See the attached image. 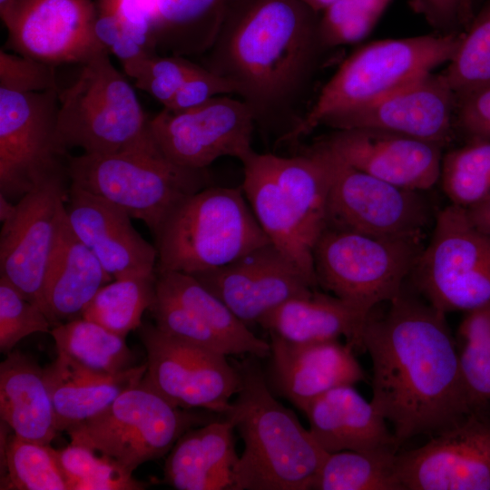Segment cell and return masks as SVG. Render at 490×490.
I'll return each mask as SVG.
<instances>
[{"label": "cell", "instance_id": "cell-35", "mask_svg": "<svg viewBox=\"0 0 490 490\" xmlns=\"http://www.w3.org/2000/svg\"><path fill=\"white\" fill-rule=\"evenodd\" d=\"M156 296V274L113 279L95 294L82 318L122 337L142 325Z\"/></svg>", "mask_w": 490, "mask_h": 490}, {"label": "cell", "instance_id": "cell-54", "mask_svg": "<svg viewBox=\"0 0 490 490\" xmlns=\"http://www.w3.org/2000/svg\"><path fill=\"white\" fill-rule=\"evenodd\" d=\"M485 231H487L490 233V227L488 229H486Z\"/></svg>", "mask_w": 490, "mask_h": 490}, {"label": "cell", "instance_id": "cell-5", "mask_svg": "<svg viewBox=\"0 0 490 490\" xmlns=\"http://www.w3.org/2000/svg\"><path fill=\"white\" fill-rule=\"evenodd\" d=\"M462 35L436 32L361 46L340 64L282 142L299 140L328 116L373 103L434 72L451 60Z\"/></svg>", "mask_w": 490, "mask_h": 490}, {"label": "cell", "instance_id": "cell-45", "mask_svg": "<svg viewBox=\"0 0 490 490\" xmlns=\"http://www.w3.org/2000/svg\"><path fill=\"white\" fill-rule=\"evenodd\" d=\"M0 87L18 93L59 90L55 66L2 47Z\"/></svg>", "mask_w": 490, "mask_h": 490}, {"label": "cell", "instance_id": "cell-52", "mask_svg": "<svg viewBox=\"0 0 490 490\" xmlns=\"http://www.w3.org/2000/svg\"><path fill=\"white\" fill-rule=\"evenodd\" d=\"M317 14H321L337 0H299Z\"/></svg>", "mask_w": 490, "mask_h": 490}, {"label": "cell", "instance_id": "cell-38", "mask_svg": "<svg viewBox=\"0 0 490 490\" xmlns=\"http://www.w3.org/2000/svg\"><path fill=\"white\" fill-rule=\"evenodd\" d=\"M3 458L6 476L1 489L69 490L56 449L49 445L13 434L5 440Z\"/></svg>", "mask_w": 490, "mask_h": 490}, {"label": "cell", "instance_id": "cell-2", "mask_svg": "<svg viewBox=\"0 0 490 490\" xmlns=\"http://www.w3.org/2000/svg\"><path fill=\"white\" fill-rule=\"evenodd\" d=\"M318 21L299 0H242L208 52L204 67L231 82L256 124L280 131L279 142L325 50Z\"/></svg>", "mask_w": 490, "mask_h": 490}, {"label": "cell", "instance_id": "cell-32", "mask_svg": "<svg viewBox=\"0 0 490 490\" xmlns=\"http://www.w3.org/2000/svg\"><path fill=\"white\" fill-rule=\"evenodd\" d=\"M156 289L197 315L230 348L232 355L270 356V342L256 337L219 298L191 274L156 273Z\"/></svg>", "mask_w": 490, "mask_h": 490}, {"label": "cell", "instance_id": "cell-17", "mask_svg": "<svg viewBox=\"0 0 490 490\" xmlns=\"http://www.w3.org/2000/svg\"><path fill=\"white\" fill-rule=\"evenodd\" d=\"M0 16L8 33L5 49L54 66L83 64L105 48L94 33L93 0H9Z\"/></svg>", "mask_w": 490, "mask_h": 490}, {"label": "cell", "instance_id": "cell-49", "mask_svg": "<svg viewBox=\"0 0 490 490\" xmlns=\"http://www.w3.org/2000/svg\"><path fill=\"white\" fill-rule=\"evenodd\" d=\"M456 120L471 140L490 141V87L456 99Z\"/></svg>", "mask_w": 490, "mask_h": 490}, {"label": "cell", "instance_id": "cell-11", "mask_svg": "<svg viewBox=\"0 0 490 490\" xmlns=\"http://www.w3.org/2000/svg\"><path fill=\"white\" fill-rule=\"evenodd\" d=\"M59 90L18 93L0 87V193L21 199L46 179L67 172L58 142Z\"/></svg>", "mask_w": 490, "mask_h": 490}, {"label": "cell", "instance_id": "cell-51", "mask_svg": "<svg viewBox=\"0 0 490 490\" xmlns=\"http://www.w3.org/2000/svg\"><path fill=\"white\" fill-rule=\"evenodd\" d=\"M8 198L0 193V220L5 222L14 214L15 204H13Z\"/></svg>", "mask_w": 490, "mask_h": 490}, {"label": "cell", "instance_id": "cell-19", "mask_svg": "<svg viewBox=\"0 0 490 490\" xmlns=\"http://www.w3.org/2000/svg\"><path fill=\"white\" fill-rule=\"evenodd\" d=\"M191 275L249 328L283 302L317 289L271 242L229 264Z\"/></svg>", "mask_w": 490, "mask_h": 490}, {"label": "cell", "instance_id": "cell-31", "mask_svg": "<svg viewBox=\"0 0 490 490\" xmlns=\"http://www.w3.org/2000/svg\"><path fill=\"white\" fill-rule=\"evenodd\" d=\"M276 180L312 249L326 228L331 158L319 142L293 156L271 153Z\"/></svg>", "mask_w": 490, "mask_h": 490}, {"label": "cell", "instance_id": "cell-50", "mask_svg": "<svg viewBox=\"0 0 490 490\" xmlns=\"http://www.w3.org/2000/svg\"><path fill=\"white\" fill-rule=\"evenodd\" d=\"M466 211L471 221L476 227L483 230L490 227V197L475 206L467 208Z\"/></svg>", "mask_w": 490, "mask_h": 490}, {"label": "cell", "instance_id": "cell-39", "mask_svg": "<svg viewBox=\"0 0 490 490\" xmlns=\"http://www.w3.org/2000/svg\"><path fill=\"white\" fill-rule=\"evenodd\" d=\"M462 378L474 405L490 402V304L466 311L458 328Z\"/></svg>", "mask_w": 490, "mask_h": 490}, {"label": "cell", "instance_id": "cell-53", "mask_svg": "<svg viewBox=\"0 0 490 490\" xmlns=\"http://www.w3.org/2000/svg\"><path fill=\"white\" fill-rule=\"evenodd\" d=\"M9 0H0V5L5 4L6 2H8Z\"/></svg>", "mask_w": 490, "mask_h": 490}, {"label": "cell", "instance_id": "cell-29", "mask_svg": "<svg viewBox=\"0 0 490 490\" xmlns=\"http://www.w3.org/2000/svg\"><path fill=\"white\" fill-rule=\"evenodd\" d=\"M58 432L67 431L106 409L122 393L140 383L146 363L101 376L77 371L59 358L45 368Z\"/></svg>", "mask_w": 490, "mask_h": 490}, {"label": "cell", "instance_id": "cell-33", "mask_svg": "<svg viewBox=\"0 0 490 490\" xmlns=\"http://www.w3.org/2000/svg\"><path fill=\"white\" fill-rule=\"evenodd\" d=\"M50 334L57 358L77 371L110 376L137 366L125 338L86 318L54 326Z\"/></svg>", "mask_w": 490, "mask_h": 490}, {"label": "cell", "instance_id": "cell-1", "mask_svg": "<svg viewBox=\"0 0 490 490\" xmlns=\"http://www.w3.org/2000/svg\"><path fill=\"white\" fill-rule=\"evenodd\" d=\"M405 289L383 313H368L360 336L372 361L370 401L399 446L449 428L475 406L446 314Z\"/></svg>", "mask_w": 490, "mask_h": 490}, {"label": "cell", "instance_id": "cell-24", "mask_svg": "<svg viewBox=\"0 0 490 490\" xmlns=\"http://www.w3.org/2000/svg\"><path fill=\"white\" fill-rule=\"evenodd\" d=\"M234 430L221 416L183 433L168 453L164 483L177 490H233Z\"/></svg>", "mask_w": 490, "mask_h": 490}, {"label": "cell", "instance_id": "cell-26", "mask_svg": "<svg viewBox=\"0 0 490 490\" xmlns=\"http://www.w3.org/2000/svg\"><path fill=\"white\" fill-rule=\"evenodd\" d=\"M0 416L15 436L49 445L58 430L45 368L18 350L0 364Z\"/></svg>", "mask_w": 490, "mask_h": 490}, {"label": "cell", "instance_id": "cell-43", "mask_svg": "<svg viewBox=\"0 0 490 490\" xmlns=\"http://www.w3.org/2000/svg\"><path fill=\"white\" fill-rule=\"evenodd\" d=\"M150 312L155 325L181 341L232 356L230 346L197 315L156 289Z\"/></svg>", "mask_w": 490, "mask_h": 490}, {"label": "cell", "instance_id": "cell-42", "mask_svg": "<svg viewBox=\"0 0 490 490\" xmlns=\"http://www.w3.org/2000/svg\"><path fill=\"white\" fill-rule=\"evenodd\" d=\"M53 326L40 306L25 299L0 277V351L8 354L24 338L51 333Z\"/></svg>", "mask_w": 490, "mask_h": 490}, {"label": "cell", "instance_id": "cell-10", "mask_svg": "<svg viewBox=\"0 0 490 490\" xmlns=\"http://www.w3.org/2000/svg\"><path fill=\"white\" fill-rule=\"evenodd\" d=\"M408 279L445 314L490 304V233L471 221L466 208L450 203L436 214L430 240Z\"/></svg>", "mask_w": 490, "mask_h": 490}, {"label": "cell", "instance_id": "cell-36", "mask_svg": "<svg viewBox=\"0 0 490 490\" xmlns=\"http://www.w3.org/2000/svg\"><path fill=\"white\" fill-rule=\"evenodd\" d=\"M439 181L450 203L466 209L490 197V141L472 140L446 153Z\"/></svg>", "mask_w": 490, "mask_h": 490}, {"label": "cell", "instance_id": "cell-48", "mask_svg": "<svg viewBox=\"0 0 490 490\" xmlns=\"http://www.w3.org/2000/svg\"><path fill=\"white\" fill-rule=\"evenodd\" d=\"M225 94H236L234 84L206 67L200 66L181 85L171 103L163 108L183 111Z\"/></svg>", "mask_w": 490, "mask_h": 490}, {"label": "cell", "instance_id": "cell-12", "mask_svg": "<svg viewBox=\"0 0 490 490\" xmlns=\"http://www.w3.org/2000/svg\"><path fill=\"white\" fill-rule=\"evenodd\" d=\"M327 150L331 179L326 228L377 237H424L436 215L423 191L384 181Z\"/></svg>", "mask_w": 490, "mask_h": 490}, {"label": "cell", "instance_id": "cell-30", "mask_svg": "<svg viewBox=\"0 0 490 490\" xmlns=\"http://www.w3.org/2000/svg\"><path fill=\"white\" fill-rule=\"evenodd\" d=\"M242 0H156L154 50L178 56L206 54Z\"/></svg>", "mask_w": 490, "mask_h": 490}, {"label": "cell", "instance_id": "cell-40", "mask_svg": "<svg viewBox=\"0 0 490 490\" xmlns=\"http://www.w3.org/2000/svg\"><path fill=\"white\" fill-rule=\"evenodd\" d=\"M69 490H141L147 485L135 479L111 458L79 444L56 449Z\"/></svg>", "mask_w": 490, "mask_h": 490}, {"label": "cell", "instance_id": "cell-20", "mask_svg": "<svg viewBox=\"0 0 490 490\" xmlns=\"http://www.w3.org/2000/svg\"><path fill=\"white\" fill-rule=\"evenodd\" d=\"M353 168L396 186L425 191L440 177L442 148L377 129L335 130L318 141Z\"/></svg>", "mask_w": 490, "mask_h": 490}, {"label": "cell", "instance_id": "cell-15", "mask_svg": "<svg viewBox=\"0 0 490 490\" xmlns=\"http://www.w3.org/2000/svg\"><path fill=\"white\" fill-rule=\"evenodd\" d=\"M403 490H490V402L425 445L397 453Z\"/></svg>", "mask_w": 490, "mask_h": 490}, {"label": "cell", "instance_id": "cell-21", "mask_svg": "<svg viewBox=\"0 0 490 490\" xmlns=\"http://www.w3.org/2000/svg\"><path fill=\"white\" fill-rule=\"evenodd\" d=\"M65 214L73 231L113 279L156 274V247L139 234L120 207L70 184Z\"/></svg>", "mask_w": 490, "mask_h": 490}, {"label": "cell", "instance_id": "cell-34", "mask_svg": "<svg viewBox=\"0 0 490 490\" xmlns=\"http://www.w3.org/2000/svg\"><path fill=\"white\" fill-rule=\"evenodd\" d=\"M398 451H340L328 454L311 490H403Z\"/></svg>", "mask_w": 490, "mask_h": 490}, {"label": "cell", "instance_id": "cell-4", "mask_svg": "<svg viewBox=\"0 0 490 490\" xmlns=\"http://www.w3.org/2000/svg\"><path fill=\"white\" fill-rule=\"evenodd\" d=\"M240 187L208 186L184 199L154 235L156 273L229 264L270 240Z\"/></svg>", "mask_w": 490, "mask_h": 490}, {"label": "cell", "instance_id": "cell-37", "mask_svg": "<svg viewBox=\"0 0 490 490\" xmlns=\"http://www.w3.org/2000/svg\"><path fill=\"white\" fill-rule=\"evenodd\" d=\"M442 74L456 99L490 87V0L475 14Z\"/></svg>", "mask_w": 490, "mask_h": 490}, {"label": "cell", "instance_id": "cell-13", "mask_svg": "<svg viewBox=\"0 0 490 490\" xmlns=\"http://www.w3.org/2000/svg\"><path fill=\"white\" fill-rule=\"evenodd\" d=\"M138 329L147 354L142 380L177 407L223 416L240 387L239 368L228 356L177 339L152 323Z\"/></svg>", "mask_w": 490, "mask_h": 490}, {"label": "cell", "instance_id": "cell-8", "mask_svg": "<svg viewBox=\"0 0 490 490\" xmlns=\"http://www.w3.org/2000/svg\"><path fill=\"white\" fill-rule=\"evenodd\" d=\"M423 240L325 228L312 250L318 287L368 315L401 293Z\"/></svg>", "mask_w": 490, "mask_h": 490}, {"label": "cell", "instance_id": "cell-27", "mask_svg": "<svg viewBox=\"0 0 490 490\" xmlns=\"http://www.w3.org/2000/svg\"><path fill=\"white\" fill-rule=\"evenodd\" d=\"M366 314L350 303L316 289L290 299L265 315L258 325L269 335L293 343H311L344 337L353 348L360 349Z\"/></svg>", "mask_w": 490, "mask_h": 490}, {"label": "cell", "instance_id": "cell-22", "mask_svg": "<svg viewBox=\"0 0 490 490\" xmlns=\"http://www.w3.org/2000/svg\"><path fill=\"white\" fill-rule=\"evenodd\" d=\"M266 380L271 391L301 412L327 391L363 381L365 372L353 347L339 339L293 343L270 335Z\"/></svg>", "mask_w": 490, "mask_h": 490}, {"label": "cell", "instance_id": "cell-7", "mask_svg": "<svg viewBox=\"0 0 490 490\" xmlns=\"http://www.w3.org/2000/svg\"><path fill=\"white\" fill-rule=\"evenodd\" d=\"M105 48L81 64L74 82L59 91L57 140L68 152L89 154L121 152L150 141V119Z\"/></svg>", "mask_w": 490, "mask_h": 490}, {"label": "cell", "instance_id": "cell-18", "mask_svg": "<svg viewBox=\"0 0 490 490\" xmlns=\"http://www.w3.org/2000/svg\"><path fill=\"white\" fill-rule=\"evenodd\" d=\"M456 103L445 75L431 72L373 103L332 114L321 125L382 130L443 147L453 138Z\"/></svg>", "mask_w": 490, "mask_h": 490}, {"label": "cell", "instance_id": "cell-41", "mask_svg": "<svg viewBox=\"0 0 490 490\" xmlns=\"http://www.w3.org/2000/svg\"><path fill=\"white\" fill-rule=\"evenodd\" d=\"M392 0H337L319 15L323 48L354 44L374 29Z\"/></svg>", "mask_w": 490, "mask_h": 490}, {"label": "cell", "instance_id": "cell-47", "mask_svg": "<svg viewBox=\"0 0 490 490\" xmlns=\"http://www.w3.org/2000/svg\"><path fill=\"white\" fill-rule=\"evenodd\" d=\"M408 5L440 34L466 31L475 14L474 0H408Z\"/></svg>", "mask_w": 490, "mask_h": 490}, {"label": "cell", "instance_id": "cell-14", "mask_svg": "<svg viewBox=\"0 0 490 490\" xmlns=\"http://www.w3.org/2000/svg\"><path fill=\"white\" fill-rule=\"evenodd\" d=\"M150 131L161 152L173 163L206 170L222 157L241 162L255 151L256 120L240 98L219 95L183 111L163 108L150 119Z\"/></svg>", "mask_w": 490, "mask_h": 490}, {"label": "cell", "instance_id": "cell-16", "mask_svg": "<svg viewBox=\"0 0 490 490\" xmlns=\"http://www.w3.org/2000/svg\"><path fill=\"white\" fill-rule=\"evenodd\" d=\"M66 180L64 172L38 184L2 223L0 277L42 309L44 276L65 212Z\"/></svg>", "mask_w": 490, "mask_h": 490}, {"label": "cell", "instance_id": "cell-46", "mask_svg": "<svg viewBox=\"0 0 490 490\" xmlns=\"http://www.w3.org/2000/svg\"><path fill=\"white\" fill-rule=\"evenodd\" d=\"M94 2L97 10L106 11L117 16L127 36L149 52L156 53L153 44L156 0H95Z\"/></svg>", "mask_w": 490, "mask_h": 490}, {"label": "cell", "instance_id": "cell-25", "mask_svg": "<svg viewBox=\"0 0 490 490\" xmlns=\"http://www.w3.org/2000/svg\"><path fill=\"white\" fill-rule=\"evenodd\" d=\"M113 279L62 219L43 286V309L53 328L82 318L99 289Z\"/></svg>", "mask_w": 490, "mask_h": 490}, {"label": "cell", "instance_id": "cell-23", "mask_svg": "<svg viewBox=\"0 0 490 490\" xmlns=\"http://www.w3.org/2000/svg\"><path fill=\"white\" fill-rule=\"evenodd\" d=\"M303 413L311 436L328 454L398 451L400 446L385 417L353 385L318 396Z\"/></svg>", "mask_w": 490, "mask_h": 490}, {"label": "cell", "instance_id": "cell-44", "mask_svg": "<svg viewBox=\"0 0 490 490\" xmlns=\"http://www.w3.org/2000/svg\"><path fill=\"white\" fill-rule=\"evenodd\" d=\"M199 67L183 56L152 54L125 74L134 80L136 88L165 107Z\"/></svg>", "mask_w": 490, "mask_h": 490}, {"label": "cell", "instance_id": "cell-6", "mask_svg": "<svg viewBox=\"0 0 490 490\" xmlns=\"http://www.w3.org/2000/svg\"><path fill=\"white\" fill-rule=\"evenodd\" d=\"M71 185L97 195L142 220L155 235L184 199L210 186L206 170L173 163L153 138L113 154L69 156Z\"/></svg>", "mask_w": 490, "mask_h": 490}, {"label": "cell", "instance_id": "cell-9", "mask_svg": "<svg viewBox=\"0 0 490 490\" xmlns=\"http://www.w3.org/2000/svg\"><path fill=\"white\" fill-rule=\"evenodd\" d=\"M221 416L177 407L142 380L66 433L71 443L99 452L132 474L143 463L168 454L187 430Z\"/></svg>", "mask_w": 490, "mask_h": 490}, {"label": "cell", "instance_id": "cell-28", "mask_svg": "<svg viewBox=\"0 0 490 490\" xmlns=\"http://www.w3.org/2000/svg\"><path fill=\"white\" fill-rule=\"evenodd\" d=\"M242 164L241 188L261 229L270 242L318 287L313 249L279 186L271 153L254 152Z\"/></svg>", "mask_w": 490, "mask_h": 490}, {"label": "cell", "instance_id": "cell-3", "mask_svg": "<svg viewBox=\"0 0 490 490\" xmlns=\"http://www.w3.org/2000/svg\"><path fill=\"white\" fill-rule=\"evenodd\" d=\"M258 358L237 365L240 387L223 415L244 443L233 490H311L328 453L274 397Z\"/></svg>", "mask_w": 490, "mask_h": 490}]
</instances>
